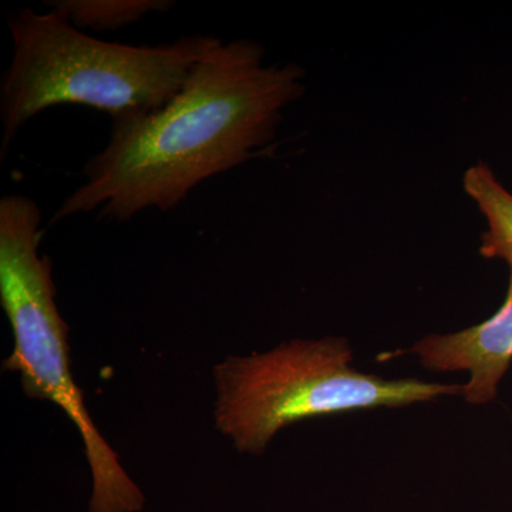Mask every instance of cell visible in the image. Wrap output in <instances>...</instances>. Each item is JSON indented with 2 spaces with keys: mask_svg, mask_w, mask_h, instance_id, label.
Segmentation results:
<instances>
[{
  "mask_svg": "<svg viewBox=\"0 0 512 512\" xmlns=\"http://www.w3.org/2000/svg\"><path fill=\"white\" fill-rule=\"evenodd\" d=\"M303 76L296 64L265 66L252 40L217 37L164 107L113 120L106 147L84 165L86 181L50 222L97 212L123 224L174 210L204 181L271 151Z\"/></svg>",
  "mask_w": 512,
  "mask_h": 512,
  "instance_id": "6da1fadb",
  "label": "cell"
},
{
  "mask_svg": "<svg viewBox=\"0 0 512 512\" xmlns=\"http://www.w3.org/2000/svg\"><path fill=\"white\" fill-rule=\"evenodd\" d=\"M9 29L13 55L0 82L2 160L25 124L59 104L92 107L113 120L161 109L217 40L191 35L158 46L103 42L53 10L29 8L9 19Z\"/></svg>",
  "mask_w": 512,
  "mask_h": 512,
  "instance_id": "7a4b0ae2",
  "label": "cell"
},
{
  "mask_svg": "<svg viewBox=\"0 0 512 512\" xmlns=\"http://www.w3.org/2000/svg\"><path fill=\"white\" fill-rule=\"evenodd\" d=\"M43 234L35 200H0V305L15 340L3 369L19 373L29 397L55 403L79 430L93 476L90 512L141 511L143 493L93 423L70 372L69 328L57 309L52 261L40 255Z\"/></svg>",
  "mask_w": 512,
  "mask_h": 512,
  "instance_id": "3957f363",
  "label": "cell"
},
{
  "mask_svg": "<svg viewBox=\"0 0 512 512\" xmlns=\"http://www.w3.org/2000/svg\"><path fill=\"white\" fill-rule=\"evenodd\" d=\"M348 339H295L214 367L215 424L239 453L262 454L278 431L330 414L404 407L463 393L460 384L359 372Z\"/></svg>",
  "mask_w": 512,
  "mask_h": 512,
  "instance_id": "277c9868",
  "label": "cell"
},
{
  "mask_svg": "<svg viewBox=\"0 0 512 512\" xmlns=\"http://www.w3.org/2000/svg\"><path fill=\"white\" fill-rule=\"evenodd\" d=\"M507 298L493 318L450 335L419 340L410 353L433 372H470L461 396L471 404L490 403L512 362V265Z\"/></svg>",
  "mask_w": 512,
  "mask_h": 512,
  "instance_id": "5b68a950",
  "label": "cell"
},
{
  "mask_svg": "<svg viewBox=\"0 0 512 512\" xmlns=\"http://www.w3.org/2000/svg\"><path fill=\"white\" fill-rule=\"evenodd\" d=\"M464 191L476 202L488 222L480 252L484 258L504 259L512 265V194L498 183L484 164L468 168L463 177Z\"/></svg>",
  "mask_w": 512,
  "mask_h": 512,
  "instance_id": "8992f818",
  "label": "cell"
},
{
  "mask_svg": "<svg viewBox=\"0 0 512 512\" xmlns=\"http://www.w3.org/2000/svg\"><path fill=\"white\" fill-rule=\"evenodd\" d=\"M50 10L63 16L74 28L116 32L150 15L173 9V0H53Z\"/></svg>",
  "mask_w": 512,
  "mask_h": 512,
  "instance_id": "52a82bcc",
  "label": "cell"
}]
</instances>
